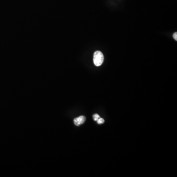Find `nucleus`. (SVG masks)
Wrapping results in <instances>:
<instances>
[{
	"label": "nucleus",
	"instance_id": "1",
	"mask_svg": "<svg viewBox=\"0 0 177 177\" xmlns=\"http://www.w3.org/2000/svg\"><path fill=\"white\" fill-rule=\"evenodd\" d=\"M93 60L96 66H100L104 61V56L102 52L99 51H96L94 54Z\"/></svg>",
	"mask_w": 177,
	"mask_h": 177
},
{
	"label": "nucleus",
	"instance_id": "5",
	"mask_svg": "<svg viewBox=\"0 0 177 177\" xmlns=\"http://www.w3.org/2000/svg\"><path fill=\"white\" fill-rule=\"evenodd\" d=\"M173 38L175 40L177 41V32H175L174 34H173Z\"/></svg>",
	"mask_w": 177,
	"mask_h": 177
},
{
	"label": "nucleus",
	"instance_id": "2",
	"mask_svg": "<svg viewBox=\"0 0 177 177\" xmlns=\"http://www.w3.org/2000/svg\"><path fill=\"white\" fill-rule=\"evenodd\" d=\"M85 121H86V117L85 116H79V117L74 119V123L76 126H79L80 125H82L83 123H84Z\"/></svg>",
	"mask_w": 177,
	"mask_h": 177
},
{
	"label": "nucleus",
	"instance_id": "4",
	"mask_svg": "<svg viewBox=\"0 0 177 177\" xmlns=\"http://www.w3.org/2000/svg\"><path fill=\"white\" fill-rule=\"evenodd\" d=\"M96 122H97L98 124H102V123H104V122L105 121L104 119L100 118L99 120H97Z\"/></svg>",
	"mask_w": 177,
	"mask_h": 177
},
{
	"label": "nucleus",
	"instance_id": "3",
	"mask_svg": "<svg viewBox=\"0 0 177 177\" xmlns=\"http://www.w3.org/2000/svg\"><path fill=\"white\" fill-rule=\"evenodd\" d=\"M92 117L94 119V120L95 121H97V120H99V119L100 118V116L99 114H95L93 116H92Z\"/></svg>",
	"mask_w": 177,
	"mask_h": 177
}]
</instances>
